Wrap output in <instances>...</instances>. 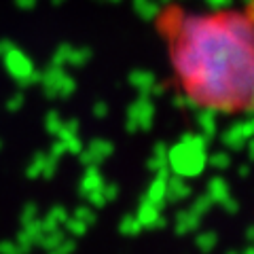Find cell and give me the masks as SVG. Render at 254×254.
Listing matches in <instances>:
<instances>
[{"label":"cell","instance_id":"cell-1","mask_svg":"<svg viewBox=\"0 0 254 254\" xmlns=\"http://www.w3.org/2000/svg\"><path fill=\"white\" fill-rule=\"evenodd\" d=\"M170 87L189 108L244 119L254 108L252 0L193 6L168 0L153 13Z\"/></svg>","mask_w":254,"mask_h":254}]
</instances>
